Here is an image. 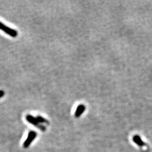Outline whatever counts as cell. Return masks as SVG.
<instances>
[{"instance_id":"cell-4","label":"cell","mask_w":152,"mask_h":152,"mask_svg":"<svg viewBox=\"0 0 152 152\" xmlns=\"http://www.w3.org/2000/svg\"><path fill=\"white\" fill-rule=\"evenodd\" d=\"M85 110H86V107L84 105L81 104V105H78L76 109V112L75 113V117L76 118L80 117L82 114H83V113L84 112V111Z\"/></svg>"},{"instance_id":"cell-6","label":"cell","mask_w":152,"mask_h":152,"mask_svg":"<svg viewBox=\"0 0 152 152\" xmlns=\"http://www.w3.org/2000/svg\"><path fill=\"white\" fill-rule=\"evenodd\" d=\"M36 120H37L39 124H49V122L47 120H46L45 118H44V117H42V116L38 115L36 117Z\"/></svg>"},{"instance_id":"cell-8","label":"cell","mask_w":152,"mask_h":152,"mask_svg":"<svg viewBox=\"0 0 152 152\" xmlns=\"http://www.w3.org/2000/svg\"><path fill=\"white\" fill-rule=\"evenodd\" d=\"M5 26V25L4 24H3L2 22H0V30H2L4 29V27Z\"/></svg>"},{"instance_id":"cell-1","label":"cell","mask_w":152,"mask_h":152,"mask_svg":"<svg viewBox=\"0 0 152 152\" xmlns=\"http://www.w3.org/2000/svg\"><path fill=\"white\" fill-rule=\"evenodd\" d=\"M26 120L29 124L34 125L35 127H37L41 130L42 131H45L46 130V128L43 125H41L37 121V120H36V118H35L32 115H30V114L27 115H26Z\"/></svg>"},{"instance_id":"cell-7","label":"cell","mask_w":152,"mask_h":152,"mask_svg":"<svg viewBox=\"0 0 152 152\" xmlns=\"http://www.w3.org/2000/svg\"><path fill=\"white\" fill-rule=\"evenodd\" d=\"M4 95H5L4 91L1 90H0V98H2V97L4 96Z\"/></svg>"},{"instance_id":"cell-2","label":"cell","mask_w":152,"mask_h":152,"mask_svg":"<svg viewBox=\"0 0 152 152\" xmlns=\"http://www.w3.org/2000/svg\"><path fill=\"white\" fill-rule=\"evenodd\" d=\"M37 136V133L33 131H31L29 132L27 138L24 141L23 144V147L24 148H27L30 146L33 140Z\"/></svg>"},{"instance_id":"cell-3","label":"cell","mask_w":152,"mask_h":152,"mask_svg":"<svg viewBox=\"0 0 152 152\" xmlns=\"http://www.w3.org/2000/svg\"><path fill=\"white\" fill-rule=\"evenodd\" d=\"M2 31L5 33L9 34V36H10L11 37H13V38H15L16 36H18V33L16 31V30H15L14 29H11L10 28L6 26L4 27V29H2Z\"/></svg>"},{"instance_id":"cell-5","label":"cell","mask_w":152,"mask_h":152,"mask_svg":"<svg viewBox=\"0 0 152 152\" xmlns=\"http://www.w3.org/2000/svg\"><path fill=\"white\" fill-rule=\"evenodd\" d=\"M133 141H134L136 144L139 147H144L146 145L144 141H142L140 136H139L137 135H136L133 137Z\"/></svg>"}]
</instances>
